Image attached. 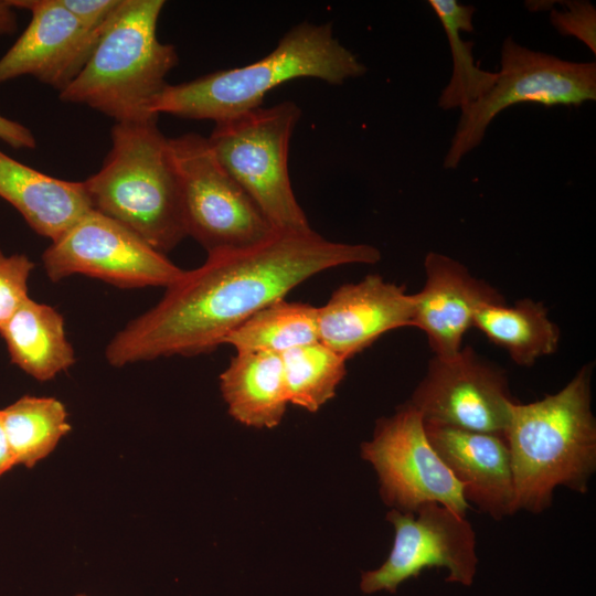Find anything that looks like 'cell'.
Wrapping results in <instances>:
<instances>
[{"mask_svg": "<svg viewBox=\"0 0 596 596\" xmlns=\"http://www.w3.org/2000/svg\"><path fill=\"white\" fill-rule=\"evenodd\" d=\"M78 21L92 30H103L121 0H58Z\"/></svg>", "mask_w": 596, "mask_h": 596, "instance_id": "27", "label": "cell"}, {"mask_svg": "<svg viewBox=\"0 0 596 596\" xmlns=\"http://www.w3.org/2000/svg\"><path fill=\"white\" fill-rule=\"evenodd\" d=\"M590 100H596L594 62L565 61L507 38L497 79L482 97L461 110L443 166L457 168L480 145L490 123L510 106L521 103L579 106Z\"/></svg>", "mask_w": 596, "mask_h": 596, "instance_id": "7", "label": "cell"}, {"mask_svg": "<svg viewBox=\"0 0 596 596\" xmlns=\"http://www.w3.org/2000/svg\"><path fill=\"white\" fill-rule=\"evenodd\" d=\"M472 327L503 348L521 366H531L538 359L556 352L561 337L545 306L530 298L520 299L513 306L488 305L477 312Z\"/></svg>", "mask_w": 596, "mask_h": 596, "instance_id": "20", "label": "cell"}, {"mask_svg": "<svg viewBox=\"0 0 596 596\" xmlns=\"http://www.w3.org/2000/svg\"><path fill=\"white\" fill-rule=\"evenodd\" d=\"M220 389L230 415L249 427H276L288 404L277 353L236 352L220 375Z\"/></svg>", "mask_w": 596, "mask_h": 596, "instance_id": "19", "label": "cell"}, {"mask_svg": "<svg viewBox=\"0 0 596 596\" xmlns=\"http://www.w3.org/2000/svg\"><path fill=\"white\" fill-rule=\"evenodd\" d=\"M562 10H552L551 23L555 30L582 41L594 54L596 53V9L585 0L563 2Z\"/></svg>", "mask_w": 596, "mask_h": 596, "instance_id": "26", "label": "cell"}, {"mask_svg": "<svg viewBox=\"0 0 596 596\" xmlns=\"http://www.w3.org/2000/svg\"><path fill=\"white\" fill-rule=\"evenodd\" d=\"M1 415L15 466L34 467L71 430L67 411L54 397L24 395L1 409Z\"/></svg>", "mask_w": 596, "mask_h": 596, "instance_id": "22", "label": "cell"}, {"mask_svg": "<svg viewBox=\"0 0 596 596\" xmlns=\"http://www.w3.org/2000/svg\"><path fill=\"white\" fill-rule=\"evenodd\" d=\"M512 402L504 370L471 347L433 356L407 401L425 423L503 437Z\"/></svg>", "mask_w": 596, "mask_h": 596, "instance_id": "12", "label": "cell"}, {"mask_svg": "<svg viewBox=\"0 0 596 596\" xmlns=\"http://www.w3.org/2000/svg\"><path fill=\"white\" fill-rule=\"evenodd\" d=\"M447 35L453 56V74L441 91L438 106L444 110L470 106L482 97L494 84L497 73L483 71L475 64L472 45L464 41L461 31H473V6L461 4L456 0H429Z\"/></svg>", "mask_w": 596, "mask_h": 596, "instance_id": "23", "label": "cell"}, {"mask_svg": "<svg viewBox=\"0 0 596 596\" xmlns=\"http://www.w3.org/2000/svg\"><path fill=\"white\" fill-rule=\"evenodd\" d=\"M47 277L97 278L119 288L169 287L184 270L119 222L89 210L42 255Z\"/></svg>", "mask_w": 596, "mask_h": 596, "instance_id": "9", "label": "cell"}, {"mask_svg": "<svg viewBox=\"0 0 596 596\" xmlns=\"http://www.w3.org/2000/svg\"><path fill=\"white\" fill-rule=\"evenodd\" d=\"M31 19L14 44L0 58V85L32 76L63 91L82 71L103 30H92L58 0H9Z\"/></svg>", "mask_w": 596, "mask_h": 596, "instance_id": "13", "label": "cell"}, {"mask_svg": "<svg viewBox=\"0 0 596 596\" xmlns=\"http://www.w3.org/2000/svg\"><path fill=\"white\" fill-rule=\"evenodd\" d=\"M162 0H121L78 75L60 92L67 104L85 105L115 123L155 116L150 106L168 85L179 57L157 34Z\"/></svg>", "mask_w": 596, "mask_h": 596, "instance_id": "5", "label": "cell"}, {"mask_svg": "<svg viewBox=\"0 0 596 596\" xmlns=\"http://www.w3.org/2000/svg\"><path fill=\"white\" fill-rule=\"evenodd\" d=\"M0 336L11 362L39 381L54 379L76 361L63 316L30 297L0 324Z\"/></svg>", "mask_w": 596, "mask_h": 596, "instance_id": "18", "label": "cell"}, {"mask_svg": "<svg viewBox=\"0 0 596 596\" xmlns=\"http://www.w3.org/2000/svg\"><path fill=\"white\" fill-rule=\"evenodd\" d=\"M386 519L394 526L393 546L377 570L361 575L363 593H395L403 582L432 567L447 568L446 582L471 585L478 557L476 534L466 517L432 502L415 512L392 509Z\"/></svg>", "mask_w": 596, "mask_h": 596, "instance_id": "11", "label": "cell"}, {"mask_svg": "<svg viewBox=\"0 0 596 596\" xmlns=\"http://www.w3.org/2000/svg\"><path fill=\"white\" fill-rule=\"evenodd\" d=\"M592 372V364H585L558 392L528 404L511 403L504 438L517 511H544L560 486L587 492L596 469Z\"/></svg>", "mask_w": 596, "mask_h": 596, "instance_id": "3", "label": "cell"}, {"mask_svg": "<svg viewBox=\"0 0 596 596\" xmlns=\"http://www.w3.org/2000/svg\"><path fill=\"white\" fill-rule=\"evenodd\" d=\"M102 168L84 182L93 210L166 255L188 236L169 138L158 117L115 123Z\"/></svg>", "mask_w": 596, "mask_h": 596, "instance_id": "4", "label": "cell"}, {"mask_svg": "<svg viewBox=\"0 0 596 596\" xmlns=\"http://www.w3.org/2000/svg\"><path fill=\"white\" fill-rule=\"evenodd\" d=\"M427 438L461 485L464 497L494 520L517 512L510 450L503 436L424 422Z\"/></svg>", "mask_w": 596, "mask_h": 596, "instance_id": "16", "label": "cell"}, {"mask_svg": "<svg viewBox=\"0 0 596 596\" xmlns=\"http://www.w3.org/2000/svg\"><path fill=\"white\" fill-rule=\"evenodd\" d=\"M366 70L334 35L332 23L304 21L256 62L168 84L150 113L217 123L262 107L267 93L291 79L310 77L341 85L363 76Z\"/></svg>", "mask_w": 596, "mask_h": 596, "instance_id": "2", "label": "cell"}, {"mask_svg": "<svg viewBox=\"0 0 596 596\" xmlns=\"http://www.w3.org/2000/svg\"><path fill=\"white\" fill-rule=\"evenodd\" d=\"M280 355L288 403L311 413L336 395L347 374V359L319 341Z\"/></svg>", "mask_w": 596, "mask_h": 596, "instance_id": "24", "label": "cell"}, {"mask_svg": "<svg viewBox=\"0 0 596 596\" xmlns=\"http://www.w3.org/2000/svg\"><path fill=\"white\" fill-rule=\"evenodd\" d=\"M17 26L15 9L9 0H0V34H11Z\"/></svg>", "mask_w": 596, "mask_h": 596, "instance_id": "29", "label": "cell"}, {"mask_svg": "<svg viewBox=\"0 0 596 596\" xmlns=\"http://www.w3.org/2000/svg\"><path fill=\"white\" fill-rule=\"evenodd\" d=\"M425 283L414 294L413 327L424 331L434 356L451 358L461 350L477 312L504 297L460 262L437 252L424 259Z\"/></svg>", "mask_w": 596, "mask_h": 596, "instance_id": "15", "label": "cell"}, {"mask_svg": "<svg viewBox=\"0 0 596 596\" xmlns=\"http://www.w3.org/2000/svg\"><path fill=\"white\" fill-rule=\"evenodd\" d=\"M188 236L207 253L246 247L275 230L216 159L207 137L169 138Z\"/></svg>", "mask_w": 596, "mask_h": 596, "instance_id": "8", "label": "cell"}, {"mask_svg": "<svg viewBox=\"0 0 596 596\" xmlns=\"http://www.w3.org/2000/svg\"><path fill=\"white\" fill-rule=\"evenodd\" d=\"M0 198L39 235L57 238L92 210L83 181L51 177L0 150Z\"/></svg>", "mask_w": 596, "mask_h": 596, "instance_id": "17", "label": "cell"}, {"mask_svg": "<svg viewBox=\"0 0 596 596\" xmlns=\"http://www.w3.org/2000/svg\"><path fill=\"white\" fill-rule=\"evenodd\" d=\"M373 245L324 238L312 228L276 231L256 244L207 253L166 288L162 299L109 341L105 356L124 366L162 356L207 353L264 307L327 269L375 264Z\"/></svg>", "mask_w": 596, "mask_h": 596, "instance_id": "1", "label": "cell"}, {"mask_svg": "<svg viewBox=\"0 0 596 596\" xmlns=\"http://www.w3.org/2000/svg\"><path fill=\"white\" fill-rule=\"evenodd\" d=\"M300 116L299 106L285 100L214 123L207 137L219 162L277 231L311 228L288 170L290 139Z\"/></svg>", "mask_w": 596, "mask_h": 596, "instance_id": "6", "label": "cell"}, {"mask_svg": "<svg viewBox=\"0 0 596 596\" xmlns=\"http://www.w3.org/2000/svg\"><path fill=\"white\" fill-rule=\"evenodd\" d=\"M15 466L14 457L10 449L7 435L3 428L0 409V477Z\"/></svg>", "mask_w": 596, "mask_h": 596, "instance_id": "30", "label": "cell"}, {"mask_svg": "<svg viewBox=\"0 0 596 596\" xmlns=\"http://www.w3.org/2000/svg\"><path fill=\"white\" fill-rule=\"evenodd\" d=\"M414 311V294L380 275H368L340 286L317 307L318 341L349 360L384 333L413 327Z\"/></svg>", "mask_w": 596, "mask_h": 596, "instance_id": "14", "label": "cell"}, {"mask_svg": "<svg viewBox=\"0 0 596 596\" xmlns=\"http://www.w3.org/2000/svg\"><path fill=\"white\" fill-rule=\"evenodd\" d=\"M361 457L374 467L381 498L394 510L415 512L434 502L466 517L470 507L461 485L430 445L422 416L407 402L376 422L372 439L361 445Z\"/></svg>", "mask_w": 596, "mask_h": 596, "instance_id": "10", "label": "cell"}, {"mask_svg": "<svg viewBox=\"0 0 596 596\" xmlns=\"http://www.w3.org/2000/svg\"><path fill=\"white\" fill-rule=\"evenodd\" d=\"M318 341L317 307L277 300L245 320L224 339L236 352L283 354Z\"/></svg>", "mask_w": 596, "mask_h": 596, "instance_id": "21", "label": "cell"}, {"mask_svg": "<svg viewBox=\"0 0 596 596\" xmlns=\"http://www.w3.org/2000/svg\"><path fill=\"white\" fill-rule=\"evenodd\" d=\"M0 140L15 149H33L35 137L24 125L0 115Z\"/></svg>", "mask_w": 596, "mask_h": 596, "instance_id": "28", "label": "cell"}, {"mask_svg": "<svg viewBox=\"0 0 596 596\" xmlns=\"http://www.w3.org/2000/svg\"><path fill=\"white\" fill-rule=\"evenodd\" d=\"M34 263L25 254L0 251V324L29 298L28 280Z\"/></svg>", "mask_w": 596, "mask_h": 596, "instance_id": "25", "label": "cell"}]
</instances>
